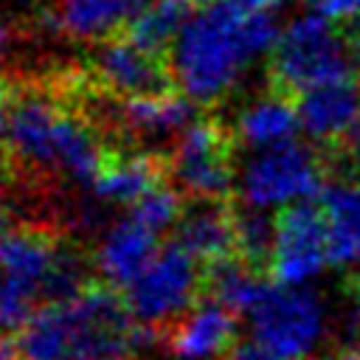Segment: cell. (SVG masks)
<instances>
[{"mask_svg":"<svg viewBox=\"0 0 360 360\" xmlns=\"http://www.w3.org/2000/svg\"><path fill=\"white\" fill-rule=\"evenodd\" d=\"M250 332L276 352L307 360L326 338V307L318 292L290 284H276L250 309Z\"/></svg>","mask_w":360,"mask_h":360,"instance_id":"52a82bcc","label":"cell"},{"mask_svg":"<svg viewBox=\"0 0 360 360\" xmlns=\"http://www.w3.org/2000/svg\"><path fill=\"white\" fill-rule=\"evenodd\" d=\"M222 360H292V357L276 352L259 338H248V340H233L231 349L222 354Z\"/></svg>","mask_w":360,"mask_h":360,"instance_id":"484cf974","label":"cell"},{"mask_svg":"<svg viewBox=\"0 0 360 360\" xmlns=\"http://www.w3.org/2000/svg\"><path fill=\"white\" fill-rule=\"evenodd\" d=\"M59 248H62V239L51 236L48 231L11 228L8 236L0 242V270L37 287L42 295L45 281L56 264Z\"/></svg>","mask_w":360,"mask_h":360,"instance_id":"d6986e66","label":"cell"},{"mask_svg":"<svg viewBox=\"0 0 360 360\" xmlns=\"http://www.w3.org/2000/svg\"><path fill=\"white\" fill-rule=\"evenodd\" d=\"M354 65L357 59L352 56L343 31H338L335 20L318 8L290 20L278 34L276 48L270 51L273 87L290 96H301L304 90L326 82L349 79Z\"/></svg>","mask_w":360,"mask_h":360,"instance_id":"3957f363","label":"cell"},{"mask_svg":"<svg viewBox=\"0 0 360 360\" xmlns=\"http://www.w3.org/2000/svg\"><path fill=\"white\" fill-rule=\"evenodd\" d=\"M312 8H318L321 14H326L329 20H340L349 22L354 17H360V0H312Z\"/></svg>","mask_w":360,"mask_h":360,"instance_id":"83f0119b","label":"cell"},{"mask_svg":"<svg viewBox=\"0 0 360 360\" xmlns=\"http://www.w3.org/2000/svg\"><path fill=\"white\" fill-rule=\"evenodd\" d=\"M318 202L329 228V264L352 267L360 262V180L340 177L326 183Z\"/></svg>","mask_w":360,"mask_h":360,"instance_id":"ac0fdd59","label":"cell"},{"mask_svg":"<svg viewBox=\"0 0 360 360\" xmlns=\"http://www.w3.org/2000/svg\"><path fill=\"white\" fill-rule=\"evenodd\" d=\"M276 239V217L253 205H236V256L267 270Z\"/></svg>","mask_w":360,"mask_h":360,"instance_id":"7402d4cb","label":"cell"},{"mask_svg":"<svg viewBox=\"0 0 360 360\" xmlns=\"http://www.w3.org/2000/svg\"><path fill=\"white\" fill-rule=\"evenodd\" d=\"M11 158L90 188L107 149L90 121L42 90H11Z\"/></svg>","mask_w":360,"mask_h":360,"instance_id":"7a4b0ae2","label":"cell"},{"mask_svg":"<svg viewBox=\"0 0 360 360\" xmlns=\"http://www.w3.org/2000/svg\"><path fill=\"white\" fill-rule=\"evenodd\" d=\"M174 242L202 267L236 256V205L225 197H191L174 225Z\"/></svg>","mask_w":360,"mask_h":360,"instance_id":"8fae6325","label":"cell"},{"mask_svg":"<svg viewBox=\"0 0 360 360\" xmlns=\"http://www.w3.org/2000/svg\"><path fill=\"white\" fill-rule=\"evenodd\" d=\"M152 0H56L48 22L53 31L79 42H104L127 34Z\"/></svg>","mask_w":360,"mask_h":360,"instance_id":"5bb4252c","label":"cell"},{"mask_svg":"<svg viewBox=\"0 0 360 360\" xmlns=\"http://www.w3.org/2000/svg\"><path fill=\"white\" fill-rule=\"evenodd\" d=\"M295 104L307 141L338 146L360 121V84L352 76L326 82L295 96Z\"/></svg>","mask_w":360,"mask_h":360,"instance_id":"7c38bea8","label":"cell"},{"mask_svg":"<svg viewBox=\"0 0 360 360\" xmlns=\"http://www.w3.org/2000/svg\"><path fill=\"white\" fill-rule=\"evenodd\" d=\"M298 132H301L298 104L292 101L290 93L278 90V87L250 98L236 112L233 127H231L236 146H245L250 152L292 141V138H298Z\"/></svg>","mask_w":360,"mask_h":360,"instance_id":"2e32d148","label":"cell"},{"mask_svg":"<svg viewBox=\"0 0 360 360\" xmlns=\"http://www.w3.org/2000/svg\"><path fill=\"white\" fill-rule=\"evenodd\" d=\"M39 290L0 270V335H20L37 312Z\"/></svg>","mask_w":360,"mask_h":360,"instance_id":"cb8c5ba5","label":"cell"},{"mask_svg":"<svg viewBox=\"0 0 360 360\" xmlns=\"http://www.w3.org/2000/svg\"><path fill=\"white\" fill-rule=\"evenodd\" d=\"M278 34V14L245 11L231 0L197 6L169 48L174 87L194 104H217L256 59L270 56Z\"/></svg>","mask_w":360,"mask_h":360,"instance_id":"6da1fadb","label":"cell"},{"mask_svg":"<svg viewBox=\"0 0 360 360\" xmlns=\"http://www.w3.org/2000/svg\"><path fill=\"white\" fill-rule=\"evenodd\" d=\"M0 360H17V352L6 338H0Z\"/></svg>","mask_w":360,"mask_h":360,"instance_id":"e575fe53","label":"cell"},{"mask_svg":"<svg viewBox=\"0 0 360 360\" xmlns=\"http://www.w3.org/2000/svg\"><path fill=\"white\" fill-rule=\"evenodd\" d=\"M326 163L307 141H284L256 149L236 169V197L245 205L273 211L301 200H318L323 191Z\"/></svg>","mask_w":360,"mask_h":360,"instance_id":"277c9868","label":"cell"},{"mask_svg":"<svg viewBox=\"0 0 360 360\" xmlns=\"http://www.w3.org/2000/svg\"><path fill=\"white\" fill-rule=\"evenodd\" d=\"M233 135L211 115H197L172 143L166 174L188 197H228L236 188Z\"/></svg>","mask_w":360,"mask_h":360,"instance_id":"8992f818","label":"cell"},{"mask_svg":"<svg viewBox=\"0 0 360 360\" xmlns=\"http://www.w3.org/2000/svg\"><path fill=\"white\" fill-rule=\"evenodd\" d=\"M245 11H267V14H278L281 8H287L292 0H231Z\"/></svg>","mask_w":360,"mask_h":360,"instance_id":"f546056e","label":"cell"},{"mask_svg":"<svg viewBox=\"0 0 360 360\" xmlns=\"http://www.w3.org/2000/svg\"><path fill=\"white\" fill-rule=\"evenodd\" d=\"M160 248V233L124 211L115 222L104 225L93 250V267L104 284L124 292L149 267Z\"/></svg>","mask_w":360,"mask_h":360,"instance_id":"30bf717a","label":"cell"},{"mask_svg":"<svg viewBox=\"0 0 360 360\" xmlns=\"http://www.w3.org/2000/svg\"><path fill=\"white\" fill-rule=\"evenodd\" d=\"M8 118H11V90L0 87V172L11 160V138H8Z\"/></svg>","mask_w":360,"mask_h":360,"instance_id":"f1b7e54d","label":"cell"},{"mask_svg":"<svg viewBox=\"0 0 360 360\" xmlns=\"http://www.w3.org/2000/svg\"><path fill=\"white\" fill-rule=\"evenodd\" d=\"M349 292V304L340 312V323H338V346L340 349H357L360 352V292L346 290Z\"/></svg>","mask_w":360,"mask_h":360,"instance_id":"d4e9b609","label":"cell"},{"mask_svg":"<svg viewBox=\"0 0 360 360\" xmlns=\"http://www.w3.org/2000/svg\"><path fill=\"white\" fill-rule=\"evenodd\" d=\"M8 231H11V217H8V208H6V202L0 200V242L8 236Z\"/></svg>","mask_w":360,"mask_h":360,"instance_id":"d6a6232c","label":"cell"},{"mask_svg":"<svg viewBox=\"0 0 360 360\" xmlns=\"http://www.w3.org/2000/svg\"><path fill=\"white\" fill-rule=\"evenodd\" d=\"M329 264V228L321 202L301 200L278 208L267 276L276 284L301 287Z\"/></svg>","mask_w":360,"mask_h":360,"instance_id":"ba28073f","label":"cell"},{"mask_svg":"<svg viewBox=\"0 0 360 360\" xmlns=\"http://www.w3.org/2000/svg\"><path fill=\"white\" fill-rule=\"evenodd\" d=\"M343 37H346V42H349L352 56H354V59H357V65H360V17H354V20H349V22H346Z\"/></svg>","mask_w":360,"mask_h":360,"instance_id":"4dcf8cb0","label":"cell"},{"mask_svg":"<svg viewBox=\"0 0 360 360\" xmlns=\"http://www.w3.org/2000/svg\"><path fill=\"white\" fill-rule=\"evenodd\" d=\"M183 208H186L183 191L174 183H158L155 188H149L141 200H135L124 211H129L135 219L149 225L155 233H166V231H174Z\"/></svg>","mask_w":360,"mask_h":360,"instance_id":"603a6c76","label":"cell"},{"mask_svg":"<svg viewBox=\"0 0 360 360\" xmlns=\"http://www.w3.org/2000/svg\"><path fill=\"white\" fill-rule=\"evenodd\" d=\"M191 6H208V3H214V0H188Z\"/></svg>","mask_w":360,"mask_h":360,"instance_id":"d590c367","label":"cell"},{"mask_svg":"<svg viewBox=\"0 0 360 360\" xmlns=\"http://www.w3.org/2000/svg\"><path fill=\"white\" fill-rule=\"evenodd\" d=\"M273 281L264 278L262 267L245 262L242 256H231L205 267V290L211 298L233 309L236 315H250V309L264 298Z\"/></svg>","mask_w":360,"mask_h":360,"instance_id":"ffe728a7","label":"cell"},{"mask_svg":"<svg viewBox=\"0 0 360 360\" xmlns=\"http://www.w3.org/2000/svg\"><path fill=\"white\" fill-rule=\"evenodd\" d=\"M8 45H11V31H8V25L0 20V65H3L6 53H8Z\"/></svg>","mask_w":360,"mask_h":360,"instance_id":"1f68e13d","label":"cell"},{"mask_svg":"<svg viewBox=\"0 0 360 360\" xmlns=\"http://www.w3.org/2000/svg\"><path fill=\"white\" fill-rule=\"evenodd\" d=\"M202 262L194 259L180 242H169L158 250L149 267L124 290L127 307L135 321L160 326L174 318H183L205 287Z\"/></svg>","mask_w":360,"mask_h":360,"instance_id":"5b68a950","label":"cell"},{"mask_svg":"<svg viewBox=\"0 0 360 360\" xmlns=\"http://www.w3.org/2000/svg\"><path fill=\"white\" fill-rule=\"evenodd\" d=\"M236 335V312L217 298H200L180 323L169 332V352L174 360H211L222 357Z\"/></svg>","mask_w":360,"mask_h":360,"instance_id":"9a60e30c","label":"cell"},{"mask_svg":"<svg viewBox=\"0 0 360 360\" xmlns=\"http://www.w3.org/2000/svg\"><path fill=\"white\" fill-rule=\"evenodd\" d=\"M118 121L121 127L141 143L158 146V143H174L186 127L197 118V107L186 93L180 90H163L149 96H132L118 98Z\"/></svg>","mask_w":360,"mask_h":360,"instance_id":"4fadbf2b","label":"cell"},{"mask_svg":"<svg viewBox=\"0 0 360 360\" xmlns=\"http://www.w3.org/2000/svg\"><path fill=\"white\" fill-rule=\"evenodd\" d=\"M163 163L152 152H107L96 180L90 183V194L96 202L129 208L149 188L163 183Z\"/></svg>","mask_w":360,"mask_h":360,"instance_id":"e0dca14e","label":"cell"},{"mask_svg":"<svg viewBox=\"0 0 360 360\" xmlns=\"http://www.w3.org/2000/svg\"><path fill=\"white\" fill-rule=\"evenodd\" d=\"M194 8L197 6H191L188 0H152L141 11V17L129 25L127 34L138 45H143V48H149L155 53L169 56L172 42L183 31V25L188 22V17H191Z\"/></svg>","mask_w":360,"mask_h":360,"instance_id":"44dd1931","label":"cell"},{"mask_svg":"<svg viewBox=\"0 0 360 360\" xmlns=\"http://www.w3.org/2000/svg\"><path fill=\"white\" fill-rule=\"evenodd\" d=\"M321 360H360V352L357 349H338L335 354L321 357Z\"/></svg>","mask_w":360,"mask_h":360,"instance_id":"836d02e7","label":"cell"},{"mask_svg":"<svg viewBox=\"0 0 360 360\" xmlns=\"http://www.w3.org/2000/svg\"><path fill=\"white\" fill-rule=\"evenodd\" d=\"M338 160L343 166V177L360 180V121L349 129V135L338 143Z\"/></svg>","mask_w":360,"mask_h":360,"instance_id":"4316f807","label":"cell"},{"mask_svg":"<svg viewBox=\"0 0 360 360\" xmlns=\"http://www.w3.org/2000/svg\"><path fill=\"white\" fill-rule=\"evenodd\" d=\"M87 73L101 90L115 98L174 90L169 56L138 45L129 34L96 42L87 53Z\"/></svg>","mask_w":360,"mask_h":360,"instance_id":"9c48e42d","label":"cell"}]
</instances>
